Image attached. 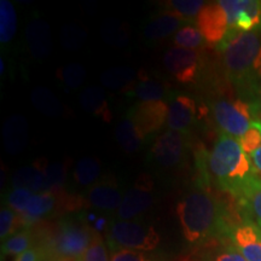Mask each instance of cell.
<instances>
[{
	"mask_svg": "<svg viewBox=\"0 0 261 261\" xmlns=\"http://www.w3.org/2000/svg\"><path fill=\"white\" fill-rule=\"evenodd\" d=\"M177 215L185 241L190 244L204 243L230 231L219 202L200 187L181 196L177 203Z\"/></svg>",
	"mask_w": 261,
	"mask_h": 261,
	"instance_id": "6da1fadb",
	"label": "cell"
},
{
	"mask_svg": "<svg viewBox=\"0 0 261 261\" xmlns=\"http://www.w3.org/2000/svg\"><path fill=\"white\" fill-rule=\"evenodd\" d=\"M208 171L217 184L234 196L255 177L252 159L233 137L221 133L208 155Z\"/></svg>",
	"mask_w": 261,
	"mask_h": 261,
	"instance_id": "7a4b0ae2",
	"label": "cell"
},
{
	"mask_svg": "<svg viewBox=\"0 0 261 261\" xmlns=\"http://www.w3.org/2000/svg\"><path fill=\"white\" fill-rule=\"evenodd\" d=\"M227 77L238 89L256 93L261 90V32L238 34L221 45Z\"/></svg>",
	"mask_w": 261,
	"mask_h": 261,
	"instance_id": "3957f363",
	"label": "cell"
},
{
	"mask_svg": "<svg viewBox=\"0 0 261 261\" xmlns=\"http://www.w3.org/2000/svg\"><path fill=\"white\" fill-rule=\"evenodd\" d=\"M110 246L113 249L151 252L161 242V236L152 225L136 220H116L108 231Z\"/></svg>",
	"mask_w": 261,
	"mask_h": 261,
	"instance_id": "277c9868",
	"label": "cell"
},
{
	"mask_svg": "<svg viewBox=\"0 0 261 261\" xmlns=\"http://www.w3.org/2000/svg\"><path fill=\"white\" fill-rule=\"evenodd\" d=\"M253 108L244 100H217L213 104L215 122L225 135L240 140L255 121Z\"/></svg>",
	"mask_w": 261,
	"mask_h": 261,
	"instance_id": "5b68a950",
	"label": "cell"
},
{
	"mask_svg": "<svg viewBox=\"0 0 261 261\" xmlns=\"http://www.w3.org/2000/svg\"><path fill=\"white\" fill-rule=\"evenodd\" d=\"M226 14L230 34L223 44L238 34L260 31L261 28V2L256 0H220ZM219 45V46H221Z\"/></svg>",
	"mask_w": 261,
	"mask_h": 261,
	"instance_id": "8992f818",
	"label": "cell"
},
{
	"mask_svg": "<svg viewBox=\"0 0 261 261\" xmlns=\"http://www.w3.org/2000/svg\"><path fill=\"white\" fill-rule=\"evenodd\" d=\"M187 146L185 133L168 129L156 138L150 150V158L160 167L174 168L184 160Z\"/></svg>",
	"mask_w": 261,
	"mask_h": 261,
	"instance_id": "52a82bcc",
	"label": "cell"
},
{
	"mask_svg": "<svg viewBox=\"0 0 261 261\" xmlns=\"http://www.w3.org/2000/svg\"><path fill=\"white\" fill-rule=\"evenodd\" d=\"M154 182L146 174H142L133 187L123 195L117 210V217L121 220H132L139 217L154 204Z\"/></svg>",
	"mask_w": 261,
	"mask_h": 261,
	"instance_id": "ba28073f",
	"label": "cell"
},
{
	"mask_svg": "<svg viewBox=\"0 0 261 261\" xmlns=\"http://www.w3.org/2000/svg\"><path fill=\"white\" fill-rule=\"evenodd\" d=\"M127 117L135 123L140 135L146 139V137L158 132L165 122H167L168 106L163 100L139 102L130 108Z\"/></svg>",
	"mask_w": 261,
	"mask_h": 261,
	"instance_id": "9c48e42d",
	"label": "cell"
},
{
	"mask_svg": "<svg viewBox=\"0 0 261 261\" xmlns=\"http://www.w3.org/2000/svg\"><path fill=\"white\" fill-rule=\"evenodd\" d=\"M200 55L196 50L171 47L163 56V65L169 74L180 84L195 81L200 69Z\"/></svg>",
	"mask_w": 261,
	"mask_h": 261,
	"instance_id": "30bf717a",
	"label": "cell"
},
{
	"mask_svg": "<svg viewBox=\"0 0 261 261\" xmlns=\"http://www.w3.org/2000/svg\"><path fill=\"white\" fill-rule=\"evenodd\" d=\"M196 24L204 40L210 44L221 45L230 34L226 14L219 2L204 5L197 16Z\"/></svg>",
	"mask_w": 261,
	"mask_h": 261,
	"instance_id": "8fae6325",
	"label": "cell"
},
{
	"mask_svg": "<svg viewBox=\"0 0 261 261\" xmlns=\"http://www.w3.org/2000/svg\"><path fill=\"white\" fill-rule=\"evenodd\" d=\"M227 234L232 246L247 261H261V228L253 221L236 225Z\"/></svg>",
	"mask_w": 261,
	"mask_h": 261,
	"instance_id": "7c38bea8",
	"label": "cell"
},
{
	"mask_svg": "<svg viewBox=\"0 0 261 261\" xmlns=\"http://www.w3.org/2000/svg\"><path fill=\"white\" fill-rule=\"evenodd\" d=\"M197 120V104L187 94H177L168 106V129L185 133Z\"/></svg>",
	"mask_w": 261,
	"mask_h": 261,
	"instance_id": "4fadbf2b",
	"label": "cell"
},
{
	"mask_svg": "<svg viewBox=\"0 0 261 261\" xmlns=\"http://www.w3.org/2000/svg\"><path fill=\"white\" fill-rule=\"evenodd\" d=\"M123 198L121 189L112 179H103L96 182L87 191L86 200L90 205L102 211L119 210Z\"/></svg>",
	"mask_w": 261,
	"mask_h": 261,
	"instance_id": "5bb4252c",
	"label": "cell"
},
{
	"mask_svg": "<svg viewBox=\"0 0 261 261\" xmlns=\"http://www.w3.org/2000/svg\"><path fill=\"white\" fill-rule=\"evenodd\" d=\"M3 138L6 152L10 155H18L28 144V123L24 116H10L3 127Z\"/></svg>",
	"mask_w": 261,
	"mask_h": 261,
	"instance_id": "9a60e30c",
	"label": "cell"
},
{
	"mask_svg": "<svg viewBox=\"0 0 261 261\" xmlns=\"http://www.w3.org/2000/svg\"><path fill=\"white\" fill-rule=\"evenodd\" d=\"M57 192L42 191L33 194L24 213L21 214L25 228H31L38 220L44 219L56 211L60 200Z\"/></svg>",
	"mask_w": 261,
	"mask_h": 261,
	"instance_id": "2e32d148",
	"label": "cell"
},
{
	"mask_svg": "<svg viewBox=\"0 0 261 261\" xmlns=\"http://www.w3.org/2000/svg\"><path fill=\"white\" fill-rule=\"evenodd\" d=\"M25 41L31 54L35 58L44 60L52 51L51 29L46 22L33 19L25 29Z\"/></svg>",
	"mask_w": 261,
	"mask_h": 261,
	"instance_id": "e0dca14e",
	"label": "cell"
},
{
	"mask_svg": "<svg viewBox=\"0 0 261 261\" xmlns=\"http://www.w3.org/2000/svg\"><path fill=\"white\" fill-rule=\"evenodd\" d=\"M80 106L85 112L92 115L100 117L106 122H109L113 119V114L110 112L104 90L99 86L86 87L79 96Z\"/></svg>",
	"mask_w": 261,
	"mask_h": 261,
	"instance_id": "ac0fdd59",
	"label": "cell"
},
{
	"mask_svg": "<svg viewBox=\"0 0 261 261\" xmlns=\"http://www.w3.org/2000/svg\"><path fill=\"white\" fill-rule=\"evenodd\" d=\"M45 165L42 163L40 166L39 162H37L35 165L19 168L18 171L15 172L14 178H12V187L14 189H25V190L34 192V194L44 191Z\"/></svg>",
	"mask_w": 261,
	"mask_h": 261,
	"instance_id": "d6986e66",
	"label": "cell"
},
{
	"mask_svg": "<svg viewBox=\"0 0 261 261\" xmlns=\"http://www.w3.org/2000/svg\"><path fill=\"white\" fill-rule=\"evenodd\" d=\"M181 22L180 16L174 12H168L150 21L144 28V35L149 40H160L177 32Z\"/></svg>",
	"mask_w": 261,
	"mask_h": 261,
	"instance_id": "ffe728a7",
	"label": "cell"
},
{
	"mask_svg": "<svg viewBox=\"0 0 261 261\" xmlns=\"http://www.w3.org/2000/svg\"><path fill=\"white\" fill-rule=\"evenodd\" d=\"M115 137L117 144L126 154H133V152L138 151L143 142L145 140L144 137L140 135L139 130L137 129L135 123L130 121L128 117L117 123Z\"/></svg>",
	"mask_w": 261,
	"mask_h": 261,
	"instance_id": "44dd1931",
	"label": "cell"
},
{
	"mask_svg": "<svg viewBox=\"0 0 261 261\" xmlns=\"http://www.w3.org/2000/svg\"><path fill=\"white\" fill-rule=\"evenodd\" d=\"M137 73L135 69L125 65H117L100 75V83L107 89L114 91H127L135 83Z\"/></svg>",
	"mask_w": 261,
	"mask_h": 261,
	"instance_id": "7402d4cb",
	"label": "cell"
},
{
	"mask_svg": "<svg viewBox=\"0 0 261 261\" xmlns=\"http://www.w3.org/2000/svg\"><path fill=\"white\" fill-rule=\"evenodd\" d=\"M254 224L261 228V179L256 175L244 187L238 196Z\"/></svg>",
	"mask_w": 261,
	"mask_h": 261,
	"instance_id": "603a6c76",
	"label": "cell"
},
{
	"mask_svg": "<svg viewBox=\"0 0 261 261\" xmlns=\"http://www.w3.org/2000/svg\"><path fill=\"white\" fill-rule=\"evenodd\" d=\"M32 102L39 112L46 116L58 117L64 113L63 104L46 87H35L32 93Z\"/></svg>",
	"mask_w": 261,
	"mask_h": 261,
	"instance_id": "cb8c5ba5",
	"label": "cell"
},
{
	"mask_svg": "<svg viewBox=\"0 0 261 261\" xmlns=\"http://www.w3.org/2000/svg\"><path fill=\"white\" fill-rule=\"evenodd\" d=\"M100 34L108 45L114 47H123L128 44L130 32L127 23L115 18H109L103 22Z\"/></svg>",
	"mask_w": 261,
	"mask_h": 261,
	"instance_id": "d4e9b609",
	"label": "cell"
},
{
	"mask_svg": "<svg viewBox=\"0 0 261 261\" xmlns=\"http://www.w3.org/2000/svg\"><path fill=\"white\" fill-rule=\"evenodd\" d=\"M102 166L99 160L96 158H84L79 160L75 165L73 178L81 187H93L98 182Z\"/></svg>",
	"mask_w": 261,
	"mask_h": 261,
	"instance_id": "484cf974",
	"label": "cell"
},
{
	"mask_svg": "<svg viewBox=\"0 0 261 261\" xmlns=\"http://www.w3.org/2000/svg\"><path fill=\"white\" fill-rule=\"evenodd\" d=\"M17 32V15L9 0L0 2V42L9 44Z\"/></svg>",
	"mask_w": 261,
	"mask_h": 261,
	"instance_id": "4316f807",
	"label": "cell"
},
{
	"mask_svg": "<svg viewBox=\"0 0 261 261\" xmlns=\"http://www.w3.org/2000/svg\"><path fill=\"white\" fill-rule=\"evenodd\" d=\"M33 232L31 228H24L19 232L12 234L8 240L3 241L2 255L3 256H15V259L29 248H32Z\"/></svg>",
	"mask_w": 261,
	"mask_h": 261,
	"instance_id": "83f0119b",
	"label": "cell"
},
{
	"mask_svg": "<svg viewBox=\"0 0 261 261\" xmlns=\"http://www.w3.org/2000/svg\"><path fill=\"white\" fill-rule=\"evenodd\" d=\"M166 90L159 81L143 79L130 89V94L135 96L140 102H155L162 100Z\"/></svg>",
	"mask_w": 261,
	"mask_h": 261,
	"instance_id": "f1b7e54d",
	"label": "cell"
},
{
	"mask_svg": "<svg viewBox=\"0 0 261 261\" xmlns=\"http://www.w3.org/2000/svg\"><path fill=\"white\" fill-rule=\"evenodd\" d=\"M24 223L22 215L11 210L10 207H3L0 211V237L2 241L8 240L12 234L24 230Z\"/></svg>",
	"mask_w": 261,
	"mask_h": 261,
	"instance_id": "f546056e",
	"label": "cell"
},
{
	"mask_svg": "<svg viewBox=\"0 0 261 261\" xmlns=\"http://www.w3.org/2000/svg\"><path fill=\"white\" fill-rule=\"evenodd\" d=\"M61 44L68 50H79L85 45L87 39V32L85 28L74 23H68L61 29Z\"/></svg>",
	"mask_w": 261,
	"mask_h": 261,
	"instance_id": "4dcf8cb0",
	"label": "cell"
},
{
	"mask_svg": "<svg viewBox=\"0 0 261 261\" xmlns=\"http://www.w3.org/2000/svg\"><path fill=\"white\" fill-rule=\"evenodd\" d=\"M45 187L44 191L57 192L62 190L65 178H67V168L63 163L56 162L51 165H45Z\"/></svg>",
	"mask_w": 261,
	"mask_h": 261,
	"instance_id": "1f68e13d",
	"label": "cell"
},
{
	"mask_svg": "<svg viewBox=\"0 0 261 261\" xmlns=\"http://www.w3.org/2000/svg\"><path fill=\"white\" fill-rule=\"evenodd\" d=\"M203 35L198 31L197 27L192 25H185L175 33L174 44L177 47L189 48V50H196L201 47L204 42Z\"/></svg>",
	"mask_w": 261,
	"mask_h": 261,
	"instance_id": "d6a6232c",
	"label": "cell"
},
{
	"mask_svg": "<svg viewBox=\"0 0 261 261\" xmlns=\"http://www.w3.org/2000/svg\"><path fill=\"white\" fill-rule=\"evenodd\" d=\"M57 76L69 89H79L86 79V69L79 63H69L58 69Z\"/></svg>",
	"mask_w": 261,
	"mask_h": 261,
	"instance_id": "836d02e7",
	"label": "cell"
},
{
	"mask_svg": "<svg viewBox=\"0 0 261 261\" xmlns=\"http://www.w3.org/2000/svg\"><path fill=\"white\" fill-rule=\"evenodd\" d=\"M205 3L202 0H172L169 8L174 10V14L181 18H194L198 16L201 10L204 8Z\"/></svg>",
	"mask_w": 261,
	"mask_h": 261,
	"instance_id": "e575fe53",
	"label": "cell"
},
{
	"mask_svg": "<svg viewBox=\"0 0 261 261\" xmlns=\"http://www.w3.org/2000/svg\"><path fill=\"white\" fill-rule=\"evenodd\" d=\"M238 143L242 146L244 152H247L249 156L259 150L261 148V121L255 120L246 135L238 140Z\"/></svg>",
	"mask_w": 261,
	"mask_h": 261,
	"instance_id": "d590c367",
	"label": "cell"
},
{
	"mask_svg": "<svg viewBox=\"0 0 261 261\" xmlns=\"http://www.w3.org/2000/svg\"><path fill=\"white\" fill-rule=\"evenodd\" d=\"M34 192L25 190V189H14V190L9 192L8 197H6L8 207L19 214H23Z\"/></svg>",
	"mask_w": 261,
	"mask_h": 261,
	"instance_id": "8d00e7d4",
	"label": "cell"
},
{
	"mask_svg": "<svg viewBox=\"0 0 261 261\" xmlns=\"http://www.w3.org/2000/svg\"><path fill=\"white\" fill-rule=\"evenodd\" d=\"M83 261H108L107 247L103 242L102 237L98 233L92 242H91L86 252H85Z\"/></svg>",
	"mask_w": 261,
	"mask_h": 261,
	"instance_id": "74e56055",
	"label": "cell"
},
{
	"mask_svg": "<svg viewBox=\"0 0 261 261\" xmlns=\"http://www.w3.org/2000/svg\"><path fill=\"white\" fill-rule=\"evenodd\" d=\"M110 261H151V260H150L149 257L142 252L117 248V249H113L112 255H110Z\"/></svg>",
	"mask_w": 261,
	"mask_h": 261,
	"instance_id": "f35d334b",
	"label": "cell"
},
{
	"mask_svg": "<svg viewBox=\"0 0 261 261\" xmlns=\"http://www.w3.org/2000/svg\"><path fill=\"white\" fill-rule=\"evenodd\" d=\"M208 261H247L242 256L238 250L234 248L232 244L231 246L224 247L219 252L214 253L213 255L210 256Z\"/></svg>",
	"mask_w": 261,
	"mask_h": 261,
	"instance_id": "ab89813d",
	"label": "cell"
},
{
	"mask_svg": "<svg viewBox=\"0 0 261 261\" xmlns=\"http://www.w3.org/2000/svg\"><path fill=\"white\" fill-rule=\"evenodd\" d=\"M15 261H44V254L38 246L29 248L24 253L16 257Z\"/></svg>",
	"mask_w": 261,
	"mask_h": 261,
	"instance_id": "60d3db41",
	"label": "cell"
},
{
	"mask_svg": "<svg viewBox=\"0 0 261 261\" xmlns=\"http://www.w3.org/2000/svg\"><path fill=\"white\" fill-rule=\"evenodd\" d=\"M250 159H252V162L257 171L261 172V148L259 150H256L254 154L250 155Z\"/></svg>",
	"mask_w": 261,
	"mask_h": 261,
	"instance_id": "b9f144b4",
	"label": "cell"
},
{
	"mask_svg": "<svg viewBox=\"0 0 261 261\" xmlns=\"http://www.w3.org/2000/svg\"><path fill=\"white\" fill-rule=\"evenodd\" d=\"M4 73V61H0V74Z\"/></svg>",
	"mask_w": 261,
	"mask_h": 261,
	"instance_id": "7bdbcfd3",
	"label": "cell"
}]
</instances>
